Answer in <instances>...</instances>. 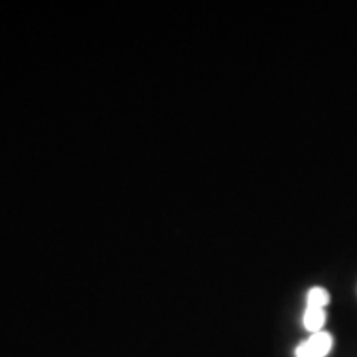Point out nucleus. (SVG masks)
Listing matches in <instances>:
<instances>
[{
  "label": "nucleus",
  "instance_id": "nucleus-3",
  "mask_svg": "<svg viewBox=\"0 0 357 357\" xmlns=\"http://www.w3.org/2000/svg\"><path fill=\"white\" fill-rule=\"evenodd\" d=\"M329 301H331V296H329V293L326 291L324 288L321 287H314L311 288L310 291H307V301H306V306L310 307H324L329 305Z\"/></svg>",
  "mask_w": 357,
  "mask_h": 357
},
{
  "label": "nucleus",
  "instance_id": "nucleus-2",
  "mask_svg": "<svg viewBox=\"0 0 357 357\" xmlns=\"http://www.w3.org/2000/svg\"><path fill=\"white\" fill-rule=\"evenodd\" d=\"M303 323H305L306 331H310L312 334L321 333V329H323V326L326 323V311L323 310V307L306 306Z\"/></svg>",
  "mask_w": 357,
  "mask_h": 357
},
{
  "label": "nucleus",
  "instance_id": "nucleus-1",
  "mask_svg": "<svg viewBox=\"0 0 357 357\" xmlns=\"http://www.w3.org/2000/svg\"><path fill=\"white\" fill-rule=\"evenodd\" d=\"M333 349V336L329 333H316L296 347V357H326Z\"/></svg>",
  "mask_w": 357,
  "mask_h": 357
}]
</instances>
